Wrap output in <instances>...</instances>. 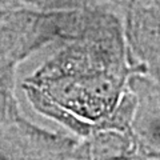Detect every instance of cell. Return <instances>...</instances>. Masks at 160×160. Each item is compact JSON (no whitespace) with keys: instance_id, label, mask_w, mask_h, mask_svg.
<instances>
[{"instance_id":"3957f363","label":"cell","mask_w":160,"mask_h":160,"mask_svg":"<svg viewBox=\"0 0 160 160\" xmlns=\"http://www.w3.org/2000/svg\"><path fill=\"white\" fill-rule=\"evenodd\" d=\"M123 24L131 55L144 66L160 96V0H129Z\"/></svg>"},{"instance_id":"7a4b0ae2","label":"cell","mask_w":160,"mask_h":160,"mask_svg":"<svg viewBox=\"0 0 160 160\" xmlns=\"http://www.w3.org/2000/svg\"><path fill=\"white\" fill-rule=\"evenodd\" d=\"M0 160H93L88 138L48 131L22 115L0 124Z\"/></svg>"},{"instance_id":"5b68a950","label":"cell","mask_w":160,"mask_h":160,"mask_svg":"<svg viewBox=\"0 0 160 160\" xmlns=\"http://www.w3.org/2000/svg\"><path fill=\"white\" fill-rule=\"evenodd\" d=\"M16 68L18 67L0 64V124L12 122L22 116L15 93Z\"/></svg>"},{"instance_id":"277c9868","label":"cell","mask_w":160,"mask_h":160,"mask_svg":"<svg viewBox=\"0 0 160 160\" xmlns=\"http://www.w3.org/2000/svg\"><path fill=\"white\" fill-rule=\"evenodd\" d=\"M129 0H0L2 9L31 8L38 11H71L102 7L104 3L122 6L123 8Z\"/></svg>"},{"instance_id":"6da1fadb","label":"cell","mask_w":160,"mask_h":160,"mask_svg":"<svg viewBox=\"0 0 160 160\" xmlns=\"http://www.w3.org/2000/svg\"><path fill=\"white\" fill-rule=\"evenodd\" d=\"M60 44L22 83L32 108L79 138L103 129L132 131L138 99L128 83L147 72L131 55L122 20L93 7L83 31Z\"/></svg>"}]
</instances>
